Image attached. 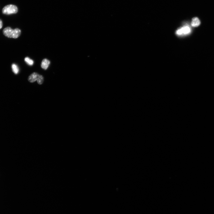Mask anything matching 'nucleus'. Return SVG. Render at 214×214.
Masks as SVG:
<instances>
[{
    "label": "nucleus",
    "mask_w": 214,
    "mask_h": 214,
    "mask_svg": "<svg viewBox=\"0 0 214 214\" xmlns=\"http://www.w3.org/2000/svg\"><path fill=\"white\" fill-rule=\"evenodd\" d=\"M191 31L190 27L189 26L186 25L177 30L176 33L180 35L182 34H187L190 33Z\"/></svg>",
    "instance_id": "obj_3"
},
{
    "label": "nucleus",
    "mask_w": 214,
    "mask_h": 214,
    "mask_svg": "<svg viewBox=\"0 0 214 214\" xmlns=\"http://www.w3.org/2000/svg\"><path fill=\"white\" fill-rule=\"evenodd\" d=\"M201 21L197 17H195L192 19L191 25L194 27H199L201 25Z\"/></svg>",
    "instance_id": "obj_5"
},
{
    "label": "nucleus",
    "mask_w": 214,
    "mask_h": 214,
    "mask_svg": "<svg viewBox=\"0 0 214 214\" xmlns=\"http://www.w3.org/2000/svg\"><path fill=\"white\" fill-rule=\"evenodd\" d=\"M50 64V61L48 59H45L43 60L41 63L42 68L46 70L48 68Z\"/></svg>",
    "instance_id": "obj_6"
},
{
    "label": "nucleus",
    "mask_w": 214,
    "mask_h": 214,
    "mask_svg": "<svg viewBox=\"0 0 214 214\" xmlns=\"http://www.w3.org/2000/svg\"><path fill=\"white\" fill-rule=\"evenodd\" d=\"M12 68L13 72L15 74H17L19 73V68L16 64H13L12 65Z\"/></svg>",
    "instance_id": "obj_7"
},
{
    "label": "nucleus",
    "mask_w": 214,
    "mask_h": 214,
    "mask_svg": "<svg viewBox=\"0 0 214 214\" xmlns=\"http://www.w3.org/2000/svg\"><path fill=\"white\" fill-rule=\"evenodd\" d=\"M25 61L27 64L30 65H32L34 64L33 61L27 57L25 58Z\"/></svg>",
    "instance_id": "obj_8"
},
{
    "label": "nucleus",
    "mask_w": 214,
    "mask_h": 214,
    "mask_svg": "<svg viewBox=\"0 0 214 214\" xmlns=\"http://www.w3.org/2000/svg\"><path fill=\"white\" fill-rule=\"evenodd\" d=\"M18 11L17 7L13 5L5 6L2 10L3 13L6 15H10L16 13Z\"/></svg>",
    "instance_id": "obj_2"
},
{
    "label": "nucleus",
    "mask_w": 214,
    "mask_h": 214,
    "mask_svg": "<svg viewBox=\"0 0 214 214\" xmlns=\"http://www.w3.org/2000/svg\"><path fill=\"white\" fill-rule=\"evenodd\" d=\"M3 32L4 34L7 37L16 39L20 36L21 34V31L18 28L13 30L11 27H8L4 30Z\"/></svg>",
    "instance_id": "obj_1"
},
{
    "label": "nucleus",
    "mask_w": 214,
    "mask_h": 214,
    "mask_svg": "<svg viewBox=\"0 0 214 214\" xmlns=\"http://www.w3.org/2000/svg\"><path fill=\"white\" fill-rule=\"evenodd\" d=\"M44 77L40 75L38 78L37 81L38 83L40 84H42L44 82Z\"/></svg>",
    "instance_id": "obj_9"
},
{
    "label": "nucleus",
    "mask_w": 214,
    "mask_h": 214,
    "mask_svg": "<svg viewBox=\"0 0 214 214\" xmlns=\"http://www.w3.org/2000/svg\"><path fill=\"white\" fill-rule=\"evenodd\" d=\"M3 22L1 20H0V29L2 28L3 27Z\"/></svg>",
    "instance_id": "obj_10"
},
{
    "label": "nucleus",
    "mask_w": 214,
    "mask_h": 214,
    "mask_svg": "<svg viewBox=\"0 0 214 214\" xmlns=\"http://www.w3.org/2000/svg\"><path fill=\"white\" fill-rule=\"evenodd\" d=\"M39 75L37 73H33L28 77V80L30 82H33L37 80Z\"/></svg>",
    "instance_id": "obj_4"
}]
</instances>
